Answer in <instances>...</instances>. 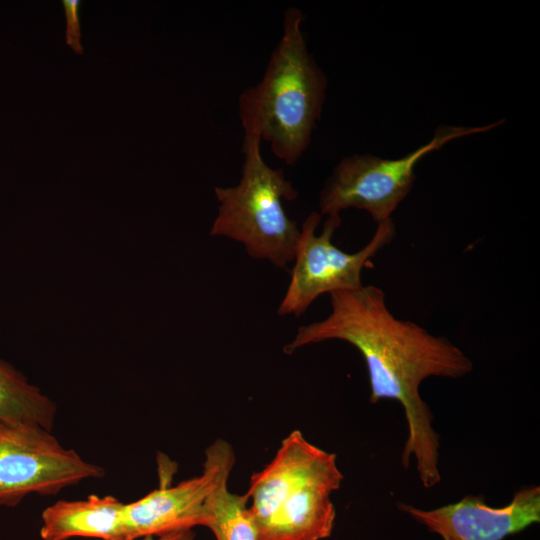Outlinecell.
<instances>
[{"label":"cell","mask_w":540,"mask_h":540,"mask_svg":"<svg viewBox=\"0 0 540 540\" xmlns=\"http://www.w3.org/2000/svg\"><path fill=\"white\" fill-rule=\"evenodd\" d=\"M331 312L323 320L298 328L284 347L286 354L327 340L353 345L366 363L371 403L398 401L404 408L408 437L402 465L411 456L425 488L441 481L438 467L440 435L432 427L433 414L419 387L428 377L459 378L473 370V362L448 338L434 336L389 310L384 291L374 285L330 293Z\"/></svg>","instance_id":"cell-1"},{"label":"cell","mask_w":540,"mask_h":540,"mask_svg":"<svg viewBox=\"0 0 540 540\" xmlns=\"http://www.w3.org/2000/svg\"><path fill=\"white\" fill-rule=\"evenodd\" d=\"M319 212H311L300 228L290 282L278 307V315L299 318L316 298L341 290L363 286L361 274L368 262L394 239L392 219L377 224L371 240L359 251L339 249L332 238L341 225L339 214L329 215L322 232L316 234L321 221Z\"/></svg>","instance_id":"cell-6"},{"label":"cell","mask_w":540,"mask_h":540,"mask_svg":"<svg viewBox=\"0 0 540 540\" xmlns=\"http://www.w3.org/2000/svg\"><path fill=\"white\" fill-rule=\"evenodd\" d=\"M235 463L232 446L217 439L205 451L202 474L173 487H161L141 499L125 503L128 540L160 536L204 524V502L218 481Z\"/></svg>","instance_id":"cell-8"},{"label":"cell","mask_w":540,"mask_h":540,"mask_svg":"<svg viewBox=\"0 0 540 540\" xmlns=\"http://www.w3.org/2000/svg\"><path fill=\"white\" fill-rule=\"evenodd\" d=\"M192 529L169 532L160 536H146L142 540H194Z\"/></svg>","instance_id":"cell-14"},{"label":"cell","mask_w":540,"mask_h":540,"mask_svg":"<svg viewBox=\"0 0 540 540\" xmlns=\"http://www.w3.org/2000/svg\"><path fill=\"white\" fill-rule=\"evenodd\" d=\"M104 469L65 448L40 425L0 420V505L15 506L30 494L55 495Z\"/></svg>","instance_id":"cell-7"},{"label":"cell","mask_w":540,"mask_h":540,"mask_svg":"<svg viewBox=\"0 0 540 540\" xmlns=\"http://www.w3.org/2000/svg\"><path fill=\"white\" fill-rule=\"evenodd\" d=\"M65 16H66V43L77 54H83L81 45V27L79 19V9L81 6L80 0H63L62 1Z\"/></svg>","instance_id":"cell-13"},{"label":"cell","mask_w":540,"mask_h":540,"mask_svg":"<svg viewBox=\"0 0 540 540\" xmlns=\"http://www.w3.org/2000/svg\"><path fill=\"white\" fill-rule=\"evenodd\" d=\"M343 478L334 453L292 431L270 463L250 478L246 494L258 540L328 538L336 518L330 496Z\"/></svg>","instance_id":"cell-3"},{"label":"cell","mask_w":540,"mask_h":540,"mask_svg":"<svg viewBox=\"0 0 540 540\" xmlns=\"http://www.w3.org/2000/svg\"><path fill=\"white\" fill-rule=\"evenodd\" d=\"M398 508L443 540H503L540 521V487L519 489L504 507H491L483 495H467L433 510L405 503Z\"/></svg>","instance_id":"cell-9"},{"label":"cell","mask_w":540,"mask_h":540,"mask_svg":"<svg viewBox=\"0 0 540 540\" xmlns=\"http://www.w3.org/2000/svg\"><path fill=\"white\" fill-rule=\"evenodd\" d=\"M124 508L125 503L110 495H90L78 501L60 500L42 513L41 540L73 537L128 540Z\"/></svg>","instance_id":"cell-10"},{"label":"cell","mask_w":540,"mask_h":540,"mask_svg":"<svg viewBox=\"0 0 540 540\" xmlns=\"http://www.w3.org/2000/svg\"><path fill=\"white\" fill-rule=\"evenodd\" d=\"M503 122L481 127L441 125L427 144L399 159L369 154L343 158L319 193L320 215L339 214L353 207L366 210L377 224L391 219L399 203L410 192L415 179L414 167L423 156L456 138L486 132Z\"/></svg>","instance_id":"cell-5"},{"label":"cell","mask_w":540,"mask_h":540,"mask_svg":"<svg viewBox=\"0 0 540 540\" xmlns=\"http://www.w3.org/2000/svg\"><path fill=\"white\" fill-rule=\"evenodd\" d=\"M55 416L54 402L0 359V420L33 423L52 431Z\"/></svg>","instance_id":"cell-11"},{"label":"cell","mask_w":540,"mask_h":540,"mask_svg":"<svg viewBox=\"0 0 540 540\" xmlns=\"http://www.w3.org/2000/svg\"><path fill=\"white\" fill-rule=\"evenodd\" d=\"M303 12L288 8L282 35L259 82L238 98L244 135H256L275 157L295 165L307 150L321 117L327 78L309 52Z\"/></svg>","instance_id":"cell-2"},{"label":"cell","mask_w":540,"mask_h":540,"mask_svg":"<svg viewBox=\"0 0 540 540\" xmlns=\"http://www.w3.org/2000/svg\"><path fill=\"white\" fill-rule=\"evenodd\" d=\"M261 142L256 135H244L239 183L214 188L219 205L210 235L235 240L250 257L285 269L294 260L300 228L288 217L283 201L295 200L298 191L282 169L265 162Z\"/></svg>","instance_id":"cell-4"},{"label":"cell","mask_w":540,"mask_h":540,"mask_svg":"<svg viewBox=\"0 0 540 540\" xmlns=\"http://www.w3.org/2000/svg\"><path fill=\"white\" fill-rule=\"evenodd\" d=\"M227 472L204 502V524L217 540H258L257 529L248 509L247 494L228 490Z\"/></svg>","instance_id":"cell-12"}]
</instances>
